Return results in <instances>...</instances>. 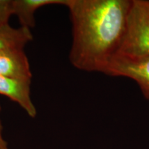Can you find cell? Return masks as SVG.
<instances>
[{"label": "cell", "mask_w": 149, "mask_h": 149, "mask_svg": "<svg viewBox=\"0 0 149 149\" xmlns=\"http://www.w3.org/2000/svg\"><path fill=\"white\" fill-rule=\"evenodd\" d=\"M117 55L137 58H149L148 0H132L125 36Z\"/></svg>", "instance_id": "7a4b0ae2"}, {"label": "cell", "mask_w": 149, "mask_h": 149, "mask_svg": "<svg viewBox=\"0 0 149 149\" xmlns=\"http://www.w3.org/2000/svg\"><path fill=\"white\" fill-rule=\"evenodd\" d=\"M31 82L0 75V95L15 102L29 117L37 115V109L31 96Z\"/></svg>", "instance_id": "5b68a950"}, {"label": "cell", "mask_w": 149, "mask_h": 149, "mask_svg": "<svg viewBox=\"0 0 149 149\" xmlns=\"http://www.w3.org/2000/svg\"><path fill=\"white\" fill-rule=\"evenodd\" d=\"M132 0H67L72 25L69 60L77 69L105 74L120 52Z\"/></svg>", "instance_id": "6da1fadb"}, {"label": "cell", "mask_w": 149, "mask_h": 149, "mask_svg": "<svg viewBox=\"0 0 149 149\" xmlns=\"http://www.w3.org/2000/svg\"><path fill=\"white\" fill-rule=\"evenodd\" d=\"M0 75L31 82L33 74L24 48L0 49Z\"/></svg>", "instance_id": "277c9868"}, {"label": "cell", "mask_w": 149, "mask_h": 149, "mask_svg": "<svg viewBox=\"0 0 149 149\" xmlns=\"http://www.w3.org/2000/svg\"><path fill=\"white\" fill-rule=\"evenodd\" d=\"M31 30L11 26L9 24L0 26V49L5 48H24L33 40Z\"/></svg>", "instance_id": "52a82bcc"}, {"label": "cell", "mask_w": 149, "mask_h": 149, "mask_svg": "<svg viewBox=\"0 0 149 149\" xmlns=\"http://www.w3.org/2000/svg\"><path fill=\"white\" fill-rule=\"evenodd\" d=\"M67 0H11L13 15L18 18L21 26L31 30L35 26V13L39 8L48 5L66 6Z\"/></svg>", "instance_id": "8992f818"}, {"label": "cell", "mask_w": 149, "mask_h": 149, "mask_svg": "<svg viewBox=\"0 0 149 149\" xmlns=\"http://www.w3.org/2000/svg\"><path fill=\"white\" fill-rule=\"evenodd\" d=\"M106 74L125 77L134 80L149 101V58H137L117 55L112 60Z\"/></svg>", "instance_id": "3957f363"}, {"label": "cell", "mask_w": 149, "mask_h": 149, "mask_svg": "<svg viewBox=\"0 0 149 149\" xmlns=\"http://www.w3.org/2000/svg\"><path fill=\"white\" fill-rule=\"evenodd\" d=\"M11 16H13L11 0H0V26L9 24Z\"/></svg>", "instance_id": "ba28073f"}, {"label": "cell", "mask_w": 149, "mask_h": 149, "mask_svg": "<svg viewBox=\"0 0 149 149\" xmlns=\"http://www.w3.org/2000/svg\"><path fill=\"white\" fill-rule=\"evenodd\" d=\"M1 106H0V114H1ZM0 149H10L7 142L3 139L2 135V124H1V119H0Z\"/></svg>", "instance_id": "9c48e42d"}]
</instances>
